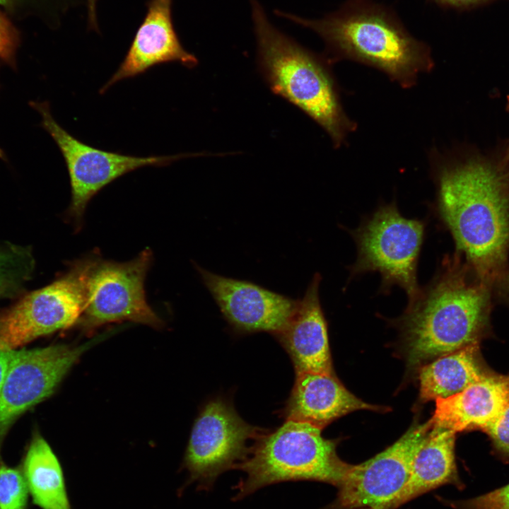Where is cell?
<instances>
[{"label":"cell","instance_id":"6da1fadb","mask_svg":"<svg viewBox=\"0 0 509 509\" xmlns=\"http://www.w3.org/2000/svg\"><path fill=\"white\" fill-rule=\"evenodd\" d=\"M438 209L476 277H502L509 251V182L501 164L478 154L442 165Z\"/></svg>","mask_w":509,"mask_h":509},{"label":"cell","instance_id":"7a4b0ae2","mask_svg":"<svg viewBox=\"0 0 509 509\" xmlns=\"http://www.w3.org/2000/svg\"><path fill=\"white\" fill-rule=\"evenodd\" d=\"M320 35L331 64L350 59L375 68L403 88L416 84L434 62L428 45L414 37L390 9L370 0H349L317 20L278 12Z\"/></svg>","mask_w":509,"mask_h":509},{"label":"cell","instance_id":"3957f363","mask_svg":"<svg viewBox=\"0 0 509 509\" xmlns=\"http://www.w3.org/2000/svg\"><path fill=\"white\" fill-rule=\"evenodd\" d=\"M457 255L446 256L401 320L408 363L422 364L477 339L487 324L488 285L472 278Z\"/></svg>","mask_w":509,"mask_h":509},{"label":"cell","instance_id":"277c9868","mask_svg":"<svg viewBox=\"0 0 509 509\" xmlns=\"http://www.w3.org/2000/svg\"><path fill=\"white\" fill-rule=\"evenodd\" d=\"M252 18L259 69L266 83L315 121L340 147L356 124L343 109L329 61L275 28L255 0Z\"/></svg>","mask_w":509,"mask_h":509},{"label":"cell","instance_id":"5b68a950","mask_svg":"<svg viewBox=\"0 0 509 509\" xmlns=\"http://www.w3.org/2000/svg\"><path fill=\"white\" fill-rule=\"evenodd\" d=\"M336 443L322 429L308 423L286 420L275 431L263 433L236 469L245 477L235 487L238 501L271 484L291 481L341 484L351 467L337 455Z\"/></svg>","mask_w":509,"mask_h":509},{"label":"cell","instance_id":"8992f818","mask_svg":"<svg viewBox=\"0 0 509 509\" xmlns=\"http://www.w3.org/2000/svg\"><path fill=\"white\" fill-rule=\"evenodd\" d=\"M424 233V223L404 218L394 203L380 206L353 232L358 256L350 270L352 276L378 271L382 290L397 285L412 303L421 291L416 270Z\"/></svg>","mask_w":509,"mask_h":509},{"label":"cell","instance_id":"52a82bcc","mask_svg":"<svg viewBox=\"0 0 509 509\" xmlns=\"http://www.w3.org/2000/svg\"><path fill=\"white\" fill-rule=\"evenodd\" d=\"M94 256L74 261L51 283L23 295L11 306L0 310V349L16 350L76 324L86 304Z\"/></svg>","mask_w":509,"mask_h":509},{"label":"cell","instance_id":"ba28073f","mask_svg":"<svg viewBox=\"0 0 509 509\" xmlns=\"http://www.w3.org/2000/svg\"><path fill=\"white\" fill-rule=\"evenodd\" d=\"M152 252L143 250L124 262L95 255L88 280L86 304L77 324L87 333L108 323L130 321L156 329L164 322L146 301L144 282Z\"/></svg>","mask_w":509,"mask_h":509},{"label":"cell","instance_id":"9c48e42d","mask_svg":"<svg viewBox=\"0 0 509 509\" xmlns=\"http://www.w3.org/2000/svg\"><path fill=\"white\" fill-rule=\"evenodd\" d=\"M42 118V127L60 150L69 172L71 199L68 216L80 226L88 202L102 189L125 174L146 166L162 167L199 154L138 157L105 151L82 142L54 119L47 102H33Z\"/></svg>","mask_w":509,"mask_h":509},{"label":"cell","instance_id":"30bf717a","mask_svg":"<svg viewBox=\"0 0 509 509\" xmlns=\"http://www.w3.org/2000/svg\"><path fill=\"white\" fill-rule=\"evenodd\" d=\"M264 432L244 421L231 401L210 399L194 423L184 456L188 482L209 489L221 474L236 469L250 452L247 441Z\"/></svg>","mask_w":509,"mask_h":509},{"label":"cell","instance_id":"8fae6325","mask_svg":"<svg viewBox=\"0 0 509 509\" xmlns=\"http://www.w3.org/2000/svg\"><path fill=\"white\" fill-rule=\"evenodd\" d=\"M100 340L16 350L0 393V443L11 424L49 397L81 356Z\"/></svg>","mask_w":509,"mask_h":509},{"label":"cell","instance_id":"7c38bea8","mask_svg":"<svg viewBox=\"0 0 509 509\" xmlns=\"http://www.w3.org/2000/svg\"><path fill=\"white\" fill-rule=\"evenodd\" d=\"M432 426L431 419L414 425L382 452L351 464L336 498L325 509H381L403 488Z\"/></svg>","mask_w":509,"mask_h":509},{"label":"cell","instance_id":"4fadbf2b","mask_svg":"<svg viewBox=\"0 0 509 509\" xmlns=\"http://www.w3.org/2000/svg\"><path fill=\"white\" fill-rule=\"evenodd\" d=\"M230 327L239 334L276 335L286 325L298 300L245 280L223 276L195 265Z\"/></svg>","mask_w":509,"mask_h":509},{"label":"cell","instance_id":"5bb4252c","mask_svg":"<svg viewBox=\"0 0 509 509\" xmlns=\"http://www.w3.org/2000/svg\"><path fill=\"white\" fill-rule=\"evenodd\" d=\"M172 0H149L146 16L117 70L100 89L105 93L116 83L144 74L151 67L178 62L192 69L197 57L182 46L172 17Z\"/></svg>","mask_w":509,"mask_h":509},{"label":"cell","instance_id":"9a60e30c","mask_svg":"<svg viewBox=\"0 0 509 509\" xmlns=\"http://www.w3.org/2000/svg\"><path fill=\"white\" fill-rule=\"evenodd\" d=\"M317 273L284 328L276 338L289 355L296 373L334 375L327 324L319 297Z\"/></svg>","mask_w":509,"mask_h":509},{"label":"cell","instance_id":"2e32d148","mask_svg":"<svg viewBox=\"0 0 509 509\" xmlns=\"http://www.w3.org/2000/svg\"><path fill=\"white\" fill-rule=\"evenodd\" d=\"M296 375L282 410L286 420L308 423L322 430L334 420L352 411L381 409L351 394L334 374L305 372Z\"/></svg>","mask_w":509,"mask_h":509},{"label":"cell","instance_id":"e0dca14e","mask_svg":"<svg viewBox=\"0 0 509 509\" xmlns=\"http://www.w3.org/2000/svg\"><path fill=\"white\" fill-rule=\"evenodd\" d=\"M435 401L433 425L455 433L484 431L509 406V375L488 373L462 392Z\"/></svg>","mask_w":509,"mask_h":509},{"label":"cell","instance_id":"ac0fdd59","mask_svg":"<svg viewBox=\"0 0 509 509\" xmlns=\"http://www.w3.org/2000/svg\"><path fill=\"white\" fill-rule=\"evenodd\" d=\"M454 431L433 425L414 460L401 491L381 509H397L415 498L446 484L464 486L455 460Z\"/></svg>","mask_w":509,"mask_h":509},{"label":"cell","instance_id":"d6986e66","mask_svg":"<svg viewBox=\"0 0 509 509\" xmlns=\"http://www.w3.org/2000/svg\"><path fill=\"white\" fill-rule=\"evenodd\" d=\"M477 342L439 356L419 372L420 398L423 402L459 393L488 373L481 364Z\"/></svg>","mask_w":509,"mask_h":509},{"label":"cell","instance_id":"ffe728a7","mask_svg":"<svg viewBox=\"0 0 509 509\" xmlns=\"http://www.w3.org/2000/svg\"><path fill=\"white\" fill-rule=\"evenodd\" d=\"M33 502L42 509H71L60 462L48 443L36 433L23 462Z\"/></svg>","mask_w":509,"mask_h":509},{"label":"cell","instance_id":"44dd1931","mask_svg":"<svg viewBox=\"0 0 509 509\" xmlns=\"http://www.w3.org/2000/svg\"><path fill=\"white\" fill-rule=\"evenodd\" d=\"M34 267V257L28 246L0 245V299L22 295Z\"/></svg>","mask_w":509,"mask_h":509},{"label":"cell","instance_id":"7402d4cb","mask_svg":"<svg viewBox=\"0 0 509 509\" xmlns=\"http://www.w3.org/2000/svg\"><path fill=\"white\" fill-rule=\"evenodd\" d=\"M28 492L23 473L0 462V509H25Z\"/></svg>","mask_w":509,"mask_h":509},{"label":"cell","instance_id":"603a6c76","mask_svg":"<svg viewBox=\"0 0 509 509\" xmlns=\"http://www.w3.org/2000/svg\"><path fill=\"white\" fill-rule=\"evenodd\" d=\"M440 501L455 509H509V484L473 498Z\"/></svg>","mask_w":509,"mask_h":509},{"label":"cell","instance_id":"cb8c5ba5","mask_svg":"<svg viewBox=\"0 0 509 509\" xmlns=\"http://www.w3.org/2000/svg\"><path fill=\"white\" fill-rule=\"evenodd\" d=\"M484 431L491 437L497 450L509 457V406Z\"/></svg>","mask_w":509,"mask_h":509},{"label":"cell","instance_id":"d4e9b609","mask_svg":"<svg viewBox=\"0 0 509 509\" xmlns=\"http://www.w3.org/2000/svg\"><path fill=\"white\" fill-rule=\"evenodd\" d=\"M17 47V37L11 23L0 14V59L13 65Z\"/></svg>","mask_w":509,"mask_h":509},{"label":"cell","instance_id":"484cf974","mask_svg":"<svg viewBox=\"0 0 509 509\" xmlns=\"http://www.w3.org/2000/svg\"><path fill=\"white\" fill-rule=\"evenodd\" d=\"M16 350L0 349V393Z\"/></svg>","mask_w":509,"mask_h":509},{"label":"cell","instance_id":"4316f807","mask_svg":"<svg viewBox=\"0 0 509 509\" xmlns=\"http://www.w3.org/2000/svg\"><path fill=\"white\" fill-rule=\"evenodd\" d=\"M441 6L455 8H471L491 0H434Z\"/></svg>","mask_w":509,"mask_h":509},{"label":"cell","instance_id":"83f0119b","mask_svg":"<svg viewBox=\"0 0 509 509\" xmlns=\"http://www.w3.org/2000/svg\"><path fill=\"white\" fill-rule=\"evenodd\" d=\"M97 1L98 0H87L88 25L90 30L95 31L98 30L97 21Z\"/></svg>","mask_w":509,"mask_h":509},{"label":"cell","instance_id":"f1b7e54d","mask_svg":"<svg viewBox=\"0 0 509 509\" xmlns=\"http://www.w3.org/2000/svg\"><path fill=\"white\" fill-rule=\"evenodd\" d=\"M501 165L504 170V172L505 174L507 180L509 182V145H508V148L507 149L506 153H505L504 160L503 161L502 163H501Z\"/></svg>","mask_w":509,"mask_h":509},{"label":"cell","instance_id":"f546056e","mask_svg":"<svg viewBox=\"0 0 509 509\" xmlns=\"http://www.w3.org/2000/svg\"><path fill=\"white\" fill-rule=\"evenodd\" d=\"M11 1L12 0H0V4L6 5V4H9Z\"/></svg>","mask_w":509,"mask_h":509},{"label":"cell","instance_id":"4dcf8cb0","mask_svg":"<svg viewBox=\"0 0 509 509\" xmlns=\"http://www.w3.org/2000/svg\"><path fill=\"white\" fill-rule=\"evenodd\" d=\"M507 107L508 110L509 111V95H508V97L507 107Z\"/></svg>","mask_w":509,"mask_h":509},{"label":"cell","instance_id":"1f68e13d","mask_svg":"<svg viewBox=\"0 0 509 509\" xmlns=\"http://www.w3.org/2000/svg\"><path fill=\"white\" fill-rule=\"evenodd\" d=\"M508 288H509V276L508 277Z\"/></svg>","mask_w":509,"mask_h":509}]
</instances>
